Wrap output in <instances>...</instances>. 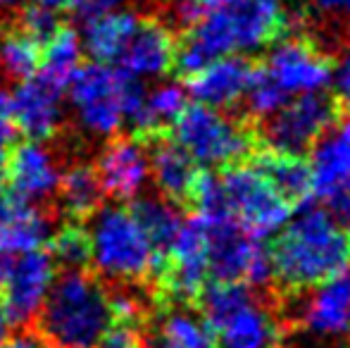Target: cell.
<instances>
[{
  "label": "cell",
  "mask_w": 350,
  "mask_h": 348,
  "mask_svg": "<svg viewBox=\"0 0 350 348\" xmlns=\"http://www.w3.org/2000/svg\"><path fill=\"white\" fill-rule=\"evenodd\" d=\"M286 24L284 0H239L229 8L205 10L198 22L186 29L174 65L189 77L217 57L262 51L281 36Z\"/></svg>",
  "instance_id": "obj_1"
},
{
  "label": "cell",
  "mask_w": 350,
  "mask_h": 348,
  "mask_svg": "<svg viewBox=\"0 0 350 348\" xmlns=\"http://www.w3.org/2000/svg\"><path fill=\"white\" fill-rule=\"evenodd\" d=\"M274 279L291 291L312 289L350 263V239L338 217L324 208H303L272 246Z\"/></svg>",
  "instance_id": "obj_2"
},
{
  "label": "cell",
  "mask_w": 350,
  "mask_h": 348,
  "mask_svg": "<svg viewBox=\"0 0 350 348\" xmlns=\"http://www.w3.org/2000/svg\"><path fill=\"white\" fill-rule=\"evenodd\" d=\"M36 320L51 348H93L112 325L110 296L86 269H65Z\"/></svg>",
  "instance_id": "obj_3"
},
{
  "label": "cell",
  "mask_w": 350,
  "mask_h": 348,
  "mask_svg": "<svg viewBox=\"0 0 350 348\" xmlns=\"http://www.w3.org/2000/svg\"><path fill=\"white\" fill-rule=\"evenodd\" d=\"M88 243H91V265L98 274L117 282H139L162 267L155 246L148 234L124 205H105L91 215Z\"/></svg>",
  "instance_id": "obj_4"
},
{
  "label": "cell",
  "mask_w": 350,
  "mask_h": 348,
  "mask_svg": "<svg viewBox=\"0 0 350 348\" xmlns=\"http://www.w3.org/2000/svg\"><path fill=\"white\" fill-rule=\"evenodd\" d=\"M67 88L79 124L93 136L117 134L146 101V88L139 79L105 62L81 65Z\"/></svg>",
  "instance_id": "obj_5"
},
{
  "label": "cell",
  "mask_w": 350,
  "mask_h": 348,
  "mask_svg": "<svg viewBox=\"0 0 350 348\" xmlns=\"http://www.w3.org/2000/svg\"><path fill=\"white\" fill-rule=\"evenodd\" d=\"M172 129L184 153L205 170L236 165L250 150V134L234 117L200 103L186 105Z\"/></svg>",
  "instance_id": "obj_6"
},
{
  "label": "cell",
  "mask_w": 350,
  "mask_h": 348,
  "mask_svg": "<svg viewBox=\"0 0 350 348\" xmlns=\"http://www.w3.org/2000/svg\"><path fill=\"white\" fill-rule=\"evenodd\" d=\"M200 217L208 229V265L215 282H243L248 286H267L272 282V253L262 239L245 232L231 215Z\"/></svg>",
  "instance_id": "obj_7"
},
{
  "label": "cell",
  "mask_w": 350,
  "mask_h": 348,
  "mask_svg": "<svg viewBox=\"0 0 350 348\" xmlns=\"http://www.w3.org/2000/svg\"><path fill=\"white\" fill-rule=\"evenodd\" d=\"M219 186L224 210L253 237L279 234L291 219L293 205L253 165H229L219 174Z\"/></svg>",
  "instance_id": "obj_8"
},
{
  "label": "cell",
  "mask_w": 350,
  "mask_h": 348,
  "mask_svg": "<svg viewBox=\"0 0 350 348\" xmlns=\"http://www.w3.org/2000/svg\"><path fill=\"white\" fill-rule=\"evenodd\" d=\"M262 72L286 98H295L322 93L332 84L334 65L312 41L286 36L269 48Z\"/></svg>",
  "instance_id": "obj_9"
},
{
  "label": "cell",
  "mask_w": 350,
  "mask_h": 348,
  "mask_svg": "<svg viewBox=\"0 0 350 348\" xmlns=\"http://www.w3.org/2000/svg\"><path fill=\"white\" fill-rule=\"evenodd\" d=\"M336 122V105L329 96L308 93L288 98L265 120V141L272 150L300 155L312 148L314 141Z\"/></svg>",
  "instance_id": "obj_10"
},
{
  "label": "cell",
  "mask_w": 350,
  "mask_h": 348,
  "mask_svg": "<svg viewBox=\"0 0 350 348\" xmlns=\"http://www.w3.org/2000/svg\"><path fill=\"white\" fill-rule=\"evenodd\" d=\"M165 284L174 301H196L210 277L208 265V229L200 215L184 219L165 256Z\"/></svg>",
  "instance_id": "obj_11"
},
{
  "label": "cell",
  "mask_w": 350,
  "mask_h": 348,
  "mask_svg": "<svg viewBox=\"0 0 350 348\" xmlns=\"http://www.w3.org/2000/svg\"><path fill=\"white\" fill-rule=\"evenodd\" d=\"M55 267L51 253L43 248L19 253L8 265V274L0 289H5L3 306L12 325H29L36 320L55 282Z\"/></svg>",
  "instance_id": "obj_12"
},
{
  "label": "cell",
  "mask_w": 350,
  "mask_h": 348,
  "mask_svg": "<svg viewBox=\"0 0 350 348\" xmlns=\"http://www.w3.org/2000/svg\"><path fill=\"white\" fill-rule=\"evenodd\" d=\"M253 75L255 67L241 55L217 57L200 70L191 72L186 81V93L200 105L226 110L243 101Z\"/></svg>",
  "instance_id": "obj_13"
},
{
  "label": "cell",
  "mask_w": 350,
  "mask_h": 348,
  "mask_svg": "<svg viewBox=\"0 0 350 348\" xmlns=\"http://www.w3.org/2000/svg\"><path fill=\"white\" fill-rule=\"evenodd\" d=\"M176 43L172 31L155 19H139L115 67L134 79H157L174 67Z\"/></svg>",
  "instance_id": "obj_14"
},
{
  "label": "cell",
  "mask_w": 350,
  "mask_h": 348,
  "mask_svg": "<svg viewBox=\"0 0 350 348\" xmlns=\"http://www.w3.org/2000/svg\"><path fill=\"white\" fill-rule=\"evenodd\" d=\"M62 88L53 86L41 75L22 79L12 91V124L29 141H46L62 122Z\"/></svg>",
  "instance_id": "obj_15"
},
{
  "label": "cell",
  "mask_w": 350,
  "mask_h": 348,
  "mask_svg": "<svg viewBox=\"0 0 350 348\" xmlns=\"http://www.w3.org/2000/svg\"><path fill=\"white\" fill-rule=\"evenodd\" d=\"M103 196L131 200L143 191L150 176L146 148L136 139H117L103 148L96 168Z\"/></svg>",
  "instance_id": "obj_16"
},
{
  "label": "cell",
  "mask_w": 350,
  "mask_h": 348,
  "mask_svg": "<svg viewBox=\"0 0 350 348\" xmlns=\"http://www.w3.org/2000/svg\"><path fill=\"white\" fill-rule=\"evenodd\" d=\"M5 181L10 184V193L14 198L36 203L57 191L60 170L53 155L38 141H24L10 148Z\"/></svg>",
  "instance_id": "obj_17"
},
{
  "label": "cell",
  "mask_w": 350,
  "mask_h": 348,
  "mask_svg": "<svg viewBox=\"0 0 350 348\" xmlns=\"http://www.w3.org/2000/svg\"><path fill=\"white\" fill-rule=\"evenodd\" d=\"M312 193L324 203L334 198L350 181V117L334 122L312 146L310 160Z\"/></svg>",
  "instance_id": "obj_18"
},
{
  "label": "cell",
  "mask_w": 350,
  "mask_h": 348,
  "mask_svg": "<svg viewBox=\"0 0 350 348\" xmlns=\"http://www.w3.org/2000/svg\"><path fill=\"white\" fill-rule=\"evenodd\" d=\"M300 310V322L317 336L350 334V267L312 286Z\"/></svg>",
  "instance_id": "obj_19"
},
{
  "label": "cell",
  "mask_w": 350,
  "mask_h": 348,
  "mask_svg": "<svg viewBox=\"0 0 350 348\" xmlns=\"http://www.w3.org/2000/svg\"><path fill=\"white\" fill-rule=\"evenodd\" d=\"M51 219L33 203L0 193V251L5 256L38 251L51 239Z\"/></svg>",
  "instance_id": "obj_20"
},
{
  "label": "cell",
  "mask_w": 350,
  "mask_h": 348,
  "mask_svg": "<svg viewBox=\"0 0 350 348\" xmlns=\"http://www.w3.org/2000/svg\"><path fill=\"white\" fill-rule=\"evenodd\" d=\"M215 339L221 348H277L279 325L274 315L253 296L215 327Z\"/></svg>",
  "instance_id": "obj_21"
},
{
  "label": "cell",
  "mask_w": 350,
  "mask_h": 348,
  "mask_svg": "<svg viewBox=\"0 0 350 348\" xmlns=\"http://www.w3.org/2000/svg\"><path fill=\"white\" fill-rule=\"evenodd\" d=\"M150 174L155 179V186L167 200H186L191 193V186L196 181V174L200 172L196 163L184 153L176 141L157 139L148 153Z\"/></svg>",
  "instance_id": "obj_22"
},
{
  "label": "cell",
  "mask_w": 350,
  "mask_h": 348,
  "mask_svg": "<svg viewBox=\"0 0 350 348\" xmlns=\"http://www.w3.org/2000/svg\"><path fill=\"white\" fill-rule=\"evenodd\" d=\"M139 17L131 12H103L96 17L86 19L83 27L81 46L88 51V55L96 62H105V65H115L120 53L124 51L126 41L134 34Z\"/></svg>",
  "instance_id": "obj_23"
},
{
  "label": "cell",
  "mask_w": 350,
  "mask_h": 348,
  "mask_svg": "<svg viewBox=\"0 0 350 348\" xmlns=\"http://www.w3.org/2000/svg\"><path fill=\"white\" fill-rule=\"evenodd\" d=\"M255 170L288 200L291 205L305 203L312 193V179H310V168L300 155L279 153L269 148L267 153H260L255 158Z\"/></svg>",
  "instance_id": "obj_24"
},
{
  "label": "cell",
  "mask_w": 350,
  "mask_h": 348,
  "mask_svg": "<svg viewBox=\"0 0 350 348\" xmlns=\"http://www.w3.org/2000/svg\"><path fill=\"white\" fill-rule=\"evenodd\" d=\"M186 101H189L186 88L174 81H167L152 91H146L143 105L126 122L136 131V136H157L162 126L172 124L179 117V112L189 105Z\"/></svg>",
  "instance_id": "obj_25"
},
{
  "label": "cell",
  "mask_w": 350,
  "mask_h": 348,
  "mask_svg": "<svg viewBox=\"0 0 350 348\" xmlns=\"http://www.w3.org/2000/svg\"><path fill=\"white\" fill-rule=\"evenodd\" d=\"M81 38L70 27H60L46 43L41 51V77L51 81L53 86L65 88L74 77V72L81 67Z\"/></svg>",
  "instance_id": "obj_26"
},
{
  "label": "cell",
  "mask_w": 350,
  "mask_h": 348,
  "mask_svg": "<svg viewBox=\"0 0 350 348\" xmlns=\"http://www.w3.org/2000/svg\"><path fill=\"white\" fill-rule=\"evenodd\" d=\"M57 193H60L62 210L74 219L91 217L103 198L96 170L88 165H72L67 172H62L57 181Z\"/></svg>",
  "instance_id": "obj_27"
},
{
  "label": "cell",
  "mask_w": 350,
  "mask_h": 348,
  "mask_svg": "<svg viewBox=\"0 0 350 348\" xmlns=\"http://www.w3.org/2000/svg\"><path fill=\"white\" fill-rule=\"evenodd\" d=\"M155 334L167 348H215V332L203 315L189 308H172L157 322Z\"/></svg>",
  "instance_id": "obj_28"
},
{
  "label": "cell",
  "mask_w": 350,
  "mask_h": 348,
  "mask_svg": "<svg viewBox=\"0 0 350 348\" xmlns=\"http://www.w3.org/2000/svg\"><path fill=\"white\" fill-rule=\"evenodd\" d=\"M131 213L136 215L143 232L148 234L150 243L155 246L160 260L165 263L167 251H170L172 241H174L176 232H179L181 222H184L179 210L167 198H139L131 205Z\"/></svg>",
  "instance_id": "obj_29"
},
{
  "label": "cell",
  "mask_w": 350,
  "mask_h": 348,
  "mask_svg": "<svg viewBox=\"0 0 350 348\" xmlns=\"http://www.w3.org/2000/svg\"><path fill=\"white\" fill-rule=\"evenodd\" d=\"M41 65V43L24 31H10L0 38V70L14 79H29Z\"/></svg>",
  "instance_id": "obj_30"
},
{
  "label": "cell",
  "mask_w": 350,
  "mask_h": 348,
  "mask_svg": "<svg viewBox=\"0 0 350 348\" xmlns=\"http://www.w3.org/2000/svg\"><path fill=\"white\" fill-rule=\"evenodd\" d=\"M51 258L55 265L65 269H83L91 265V243L88 232L79 222H70L60 227L55 234H51Z\"/></svg>",
  "instance_id": "obj_31"
},
{
  "label": "cell",
  "mask_w": 350,
  "mask_h": 348,
  "mask_svg": "<svg viewBox=\"0 0 350 348\" xmlns=\"http://www.w3.org/2000/svg\"><path fill=\"white\" fill-rule=\"evenodd\" d=\"M243 101H245V105H248L250 115L258 117V120H267V117H272L274 112H277L279 107L288 101V98H286L284 93H281L279 88L274 86L267 77H265L262 70H255Z\"/></svg>",
  "instance_id": "obj_32"
},
{
  "label": "cell",
  "mask_w": 350,
  "mask_h": 348,
  "mask_svg": "<svg viewBox=\"0 0 350 348\" xmlns=\"http://www.w3.org/2000/svg\"><path fill=\"white\" fill-rule=\"evenodd\" d=\"M60 19H57L55 10L41 8V5H29V8L22 10L19 14V31L29 34L31 38H36L38 43H46L53 34L60 29Z\"/></svg>",
  "instance_id": "obj_33"
},
{
  "label": "cell",
  "mask_w": 350,
  "mask_h": 348,
  "mask_svg": "<svg viewBox=\"0 0 350 348\" xmlns=\"http://www.w3.org/2000/svg\"><path fill=\"white\" fill-rule=\"evenodd\" d=\"M110 312L112 322L136 325L143 317V301L134 291H115L110 296Z\"/></svg>",
  "instance_id": "obj_34"
},
{
  "label": "cell",
  "mask_w": 350,
  "mask_h": 348,
  "mask_svg": "<svg viewBox=\"0 0 350 348\" xmlns=\"http://www.w3.org/2000/svg\"><path fill=\"white\" fill-rule=\"evenodd\" d=\"M139 344H141V332L136 330V325L112 322L93 348H139Z\"/></svg>",
  "instance_id": "obj_35"
},
{
  "label": "cell",
  "mask_w": 350,
  "mask_h": 348,
  "mask_svg": "<svg viewBox=\"0 0 350 348\" xmlns=\"http://www.w3.org/2000/svg\"><path fill=\"white\" fill-rule=\"evenodd\" d=\"M203 12L205 10L200 8L196 0H174V3H172V19L184 29L193 27Z\"/></svg>",
  "instance_id": "obj_36"
},
{
  "label": "cell",
  "mask_w": 350,
  "mask_h": 348,
  "mask_svg": "<svg viewBox=\"0 0 350 348\" xmlns=\"http://www.w3.org/2000/svg\"><path fill=\"white\" fill-rule=\"evenodd\" d=\"M122 5V0H70V8L81 19H91L96 14L112 12Z\"/></svg>",
  "instance_id": "obj_37"
},
{
  "label": "cell",
  "mask_w": 350,
  "mask_h": 348,
  "mask_svg": "<svg viewBox=\"0 0 350 348\" xmlns=\"http://www.w3.org/2000/svg\"><path fill=\"white\" fill-rule=\"evenodd\" d=\"M332 84H336V91L341 93V98L350 103V51L338 60V65L334 67Z\"/></svg>",
  "instance_id": "obj_38"
},
{
  "label": "cell",
  "mask_w": 350,
  "mask_h": 348,
  "mask_svg": "<svg viewBox=\"0 0 350 348\" xmlns=\"http://www.w3.org/2000/svg\"><path fill=\"white\" fill-rule=\"evenodd\" d=\"M0 348H51L46 344L41 334L33 332H19V334H10L8 339L0 344Z\"/></svg>",
  "instance_id": "obj_39"
},
{
  "label": "cell",
  "mask_w": 350,
  "mask_h": 348,
  "mask_svg": "<svg viewBox=\"0 0 350 348\" xmlns=\"http://www.w3.org/2000/svg\"><path fill=\"white\" fill-rule=\"evenodd\" d=\"M314 5L327 14H350V0H314Z\"/></svg>",
  "instance_id": "obj_40"
},
{
  "label": "cell",
  "mask_w": 350,
  "mask_h": 348,
  "mask_svg": "<svg viewBox=\"0 0 350 348\" xmlns=\"http://www.w3.org/2000/svg\"><path fill=\"white\" fill-rule=\"evenodd\" d=\"M12 320H10V315H8V310H5V306H3V301H0V344H3L5 339H8L10 334H12Z\"/></svg>",
  "instance_id": "obj_41"
},
{
  "label": "cell",
  "mask_w": 350,
  "mask_h": 348,
  "mask_svg": "<svg viewBox=\"0 0 350 348\" xmlns=\"http://www.w3.org/2000/svg\"><path fill=\"white\" fill-rule=\"evenodd\" d=\"M203 10H219V8H229V5H236L239 0H196Z\"/></svg>",
  "instance_id": "obj_42"
},
{
  "label": "cell",
  "mask_w": 350,
  "mask_h": 348,
  "mask_svg": "<svg viewBox=\"0 0 350 348\" xmlns=\"http://www.w3.org/2000/svg\"><path fill=\"white\" fill-rule=\"evenodd\" d=\"M139 348H167L165 344H162V339L160 336L152 332V334H148V336H141V344Z\"/></svg>",
  "instance_id": "obj_43"
},
{
  "label": "cell",
  "mask_w": 350,
  "mask_h": 348,
  "mask_svg": "<svg viewBox=\"0 0 350 348\" xmlns=\"http://www.w3.org/2000/svg\"><path fill=\"white\" fill-rule=\"evenodd\" d=\"M36 5H41V8H48V10H62V8H70V0H33Z\"/></svg>",
  "instance_id": "obj_44"
},
{
  "label": "cell",
  "mask_w": 350,
  "mask_h": 348,
  "mask_svg": "<svg viewBox=\"0 0 350 348\" xmlns=\"http://www.w3.org/2000/svg\"><path fill=\"white\" fill-rule=\"evenodd\" d=\"M8 155H10V150H0V186H3V181H5V168H8Z\"/></svg>",
  "instance_id": "obj_45"
},
{
  "label": "cell",
  "mask_w": 350,
  "mask_h": 348,
  "mask_svg": "<svg viewBox=\"0 0 350 348\" xmlns=\"http://www.w3.org/2000/svg\"><path fill=\"white\" fill-rule=\"evenodd\" d=\"M8 265H10L8 256L0 251V286H3V279H5V274H8Z\"/></svg>",
  "instance_id": "obj_46"
},
{
  "label": "cell",
  "mask_w": 350,
  "mask_h": 348,
  "mask_svg": "<svg viewBox=\"0 0 350 348\" xmlns=\"http://www.w3.org/2000/svg\"><path fill=\"white\" fill-rule=\"evenodd\" d=\"M19 0H0V8H10V5H17Z\"/></svg>",
  "instance_id": "obj_47"
},
{
  "label": "cell",
  "mask_w": 350,
  "mask_h": 348,
  "mask_svg": "<svg viewBox=\"0 0 350 348\" xmlns=\"http://www.w3.org/2000/svg\"><path fill=\"white\" fill-rule=\"evenodd\" d=\"M288 348H308V346H288Z\"/></svg>",
  "instance_id": "obj_48"
},
{
  "label": "cell",
  "mask_w": 350,
  "mask_h": 348,
  "mask_svg": "<svg viewBox=\"0 0 350 348\" xmlns=\"http://www.w3.org/2000/svg\"><path fill=\"white\" fill-rule=\"evenodd\" d=\"M348 239H350V237H348Z\"/></svg>",
  "instance_id": "obj_49"
}]
</instances>
